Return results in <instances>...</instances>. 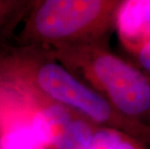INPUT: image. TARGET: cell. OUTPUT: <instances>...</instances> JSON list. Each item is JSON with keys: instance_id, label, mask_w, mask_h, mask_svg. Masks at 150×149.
I'll return each mask as SVG.
<instances>
[{"instance_id": "cell-1", "label": "cell", "mask_w": 150, "mask_h": 149, "mask_svg": "<svg viewBox=\"0 0 150 149\" xmlns=\"http://www.w3.org/2000/svg\"><path fill=\"white\" fill-rule=\"evenodd\" d=\"M0 85L31 92L65 106L97 126L122 132L150 149V125L118 112L75 77L47 47L21 46L2 49Z\"/></svg>"}, {"instance_id": "cell-2", "label": "cell", "mask_w": 150, "mask_h": 149, "mask_svg": "<svg viewBox=\"0 0 150 149\" xmlns=\"http://www.w3.org/2000/svg\"><path fill=\"white\" fill-rule=\"evenodd\" d=\"M50 49L75 77L104 97L118 112L150 125V78L113 54L107 41Z\"/></svg>"}, {"instance_id": "cell-3", "label": "cell", "mask_w": 150, "mask_h": 149, "mask_svg": "<svg viewBox=\"0 0 150 149\" xmlns=\"http://www.w3.org/2000/svg\"><path fill=\"white\" fill-rule=\"evenodd\" d=\"M21 33L22 46L52 49L105 42L114 27L120 1L46 0L35 2Z\"/></svg>"}, {"instance_id": "cell-4", "label": "cell", "mask_w": 150, "mask_h": 149, "mask_svg": "<svg viewBox=\"0 0 150 149\" xmlns=\"http://www.w3.org/2000/svg\"><path fill=\"white\" fill-rule=\"evenodd\" d=\"M114 27L124 49L135 55L150 41V0L120 1Z\"/></svg>"}, {"instance_id": "cell-5", "label": "cell", "mask_w": 150, "mask_h": 149, "mask_svg": "<svg viewBox=\"0 0 150 149\" xmlns=\"http://www.w3.org/2000/svg\"><path fill=\"white\" fill-rule=\"evenodd\" d=\"M0 149H44L30 131L29 122L17 113L0 114Z\"/></svg>"}, {"instance_id": "cell-6", "label": "cell", "mask_w": 150, "mask_h": 149, "mask_svg": "<svg viewBox=\"0 0 150 149\" xmlns=\"http://www.w3.org/2000/svg\"><path fill=\"white\" fill-rule=\"evenodd\" d=\"M98 127L100 126L76 113L54 138L52 149H88Z\"/></svg>"}, {"instance_id": "cell-7", "label": "cell", "mask_w": 150, "mask_h": 149, "mask_svg": "<svg viewBox=\"0 0 150 149\" xmlns=\"http://www.w3.org/2000/svg\"><path fill=\"white\" fill-rule=\"evenodd\" d=\"M21 6V2L0 1V28L4 26L9 20H13L16 12H21L18 7Z\"/></svg>"}, {"instance_id": "cell-8", "label": "cell", "mask_w": 150, "mask_h": 149, "mask_svg": "<svg viewBox=\"0 0 150 149\" xmlns=\"http://www.w3.org/2000/svg\"><path fill=\"white\" fill-rule=\"evenodd\" d=\"M139 69L150 78V41L135 54Z\"/></svg>"}]
</instances>
